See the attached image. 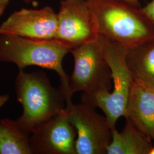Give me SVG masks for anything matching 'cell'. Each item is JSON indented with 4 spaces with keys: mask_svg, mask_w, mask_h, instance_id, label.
Returning a JSON list of instances; mask_svg holds the SVG:
<instances>
[{
    "mask_svg": "<svg viewBox=\"0 0 154 154\" xmlns=\"http://www.w3.org/2000/svg\"><path fill=\"white\" fill-rule=\"evenodd\" d=\"M121 131L112 130V139L107 154H149L152 142L128 120Z\"/></svg>",
    "mask_w": 154,
    "mask_h": 154,
    "instance_id": "obj_11",
    "label": "cell"
},
{
    "mask_svg": "<svg viewBox=\"0 0 154 154\" xmlns=\"http://www.w3.org/2000/svg\"><path fill=\"white\" fill-rule=\"evenodd\" d=\"M121 1L123 2H125L133 6L140 8V1H139L140 0H121Z\"/></svg>",
    "mask_w": 154,
    "mask_h": 154,
    "instance_id": "obj_16",
    "label": "cell"
},
{
    "mask_svg": "<svg viewBox=\"0 0 154 154\" xmlns=\"http://www.w3.org/2000/svg\"><path fill=\"white\" fill-rule=\"evenodd\" d=\"M74 66L70 77V92L72 95L82 92L91 96L110 91L112 81L110 67L106 61L103 44L100 36L96 39L71 50Z\"/></svg>",
    "mask_w": 154,
    "mask_h": 154,
    "instance_id": "obj_5",
    "label": "cell"
},
{
    "mask_svg": "<svg viewBox=\"0 0 154 154\" xmlns=\"http://www.w3.org/2000/svg\"><path fill=\"white\" fill-rule=\"evenodd\" d=\"M126 62L133 80L154 86V39L128 49Z\"/></svg>",
    "mask_w": 154,
    "mask_h": 154,
    "instance_id": "obj_12",
    "label": "cell"
},
{
    "mask_svg": "<svg viewBox=\"0 0 154 154\" xmlns=\"http://www.w3.org/2000/svg\"><path fill=\"white\" fill-rule=\"evenodd\" d=\"M70 51L55 39H38L0 34V61L13 63L19 70H24L28 66H37L56 72L66 105L72 103V96L70 77L63 68L62 62Z\"/></svg>",
    "mask_w": 154,
    "mask_h": 154,
    "instance_id": "obj_2",
    "label": "cell"
},
{
    "mask_svg": "<svg viewBox=\"0 0 154 154\" xmlns=\"http://www.w3.org/2000/svg\"><path fill=\"white\" fill-rule=\"evenodd\" d=\"M30 134L22 130L16 121L0 120V154H32Z\"/></svg>",
    "mask_w": 154,
    "mask_h": 154,
    "instance_id": "obj_13",
    "label": "cell"
},
{
    "mask_svg": "<svg viewBox=\"0 0 154 154\" xmlns=\"http://www.w3.org/2000/svg\"><path fill=\"white\" fill-rule=\"evenodd\" d=\"M55 38L73 49L97 38L99 34L87 0H61Z\"/></svg>",
    "mask_w": 154,
    "mask_h": 154,
    "instance_id": "obj_7",
    "label": "cell"
},
{
    "mask_svg": "<svg viewBox=\"0 0 154 154\" xmlns=\"http://www.w3.org/2000/svg\"><path fill=\"white\" fill-rule=\"evenodd\" d=\"M57 13L50 6L22 8L14 11L0 25V34L29 38L53 39L57 30Z\"/></svg>",
    "mask_w": 154,
    "mask_h": 154,
    "instance_id": "obj_9",
    "label": "cell"
},
{
    "mask_svg": "<svg viewBox=\"0 0 154 154\" xmlns=\"http://www.w3.org/2000/svg\"><path fill=\"white\" fill-rule=\"evenodd\" d=\"M77 137L65 109L31 134L32 154H77Z\"/></svg>",
    "mask_w": 154,
    "mask_h": 154,
    "instance_id": "obj_8",
    "label": "cell"
},
{
    "mask_svg": "<svg viewBox=\"0 0 154 154\" xmlns=\"http://www.w3.org/2000/svg\"><path fill=\"white\" fill-rule=\"evenodd\" d=\"M15 86L17 100L23 107L22 116L16 121L26 132L31 134L65 109L63 94L52 86L42 71L19 70Z\"/></svg>",
    "mask_w": 154,
    "mask_h": 154,
    "instance_id": "obj_3",
    "label": "cell"
},
{
    "mask_svg": "<svg viewBox=\"0 0 154 154\" xmlns=\"http://www.w3.org/2000/svg\"><path fill=\"white\" fill-rule=\"evenodd\" d=\"M9 99V95L8 94L0 95V108H1Z\"/></svg>",
    "mask_w": 154,
    "mask_h": 154,
    "instance_id": "obj_17",
    "label": "cell"
},
{
    "mask_svg": "<svg viewBox=\"0 0 154 154\" xmlns=\"http://www.w3.org/2000/svg\"><path fill=\"white\" fill-rule=\"evenodd\" d=\"M95 109L82 102L66 106L69 120L77 131V154H107L112 130L106 117Z\"/></svg>",
    "mask_w": 154,
    "mask_h": 154,
    "instance_id": "obj_6",
    "label": "cell"
},
{
    "mask_svg": "<svg viewBox=\"0 0 154 154\" xmlns=\"http://www.w3.org/2000/svg\"><path fill=\"white\" fill-rule=\"evenodd\" d=\"M124 117L154 142V86L143 81H133Z\"/></svg>",
    "mask_w": 154,
    "mask_h": 154,
    "instance_id": "obj_10",
    "label": "cell"
},
{
    "mask_svg": "<svg viewBox=\"0 0 154 154\" xmlns=\"http://www.w3.org/2000/svg\"><path fill=\"white\" fill-rule=\"evenodd\" d=\"M23 2H25L26 4H32V3L34 2L36 0H23Z\"/></svg>",
    "mask_w": 154,
    "mask_h": 154,
    "instance_id": "obj_18",
    "label": "cell"
},
{
    "mask_svg": "<svg viewBox=\"0 0 154 154\" xmlns=\"http://www.w3.org/2000/svg\"><path fill=\"white\" fill-rule=\"evenodd\" d=\"M99 35L129 49L154 39V26L142 8L121 0H87Z\"/></svg>",
    "mask_w": 154,
    "mask_h": 154,
    "instance_id": "obj_1",
    "label": "cell"
},
{
    "mask_svg": "<svg viewBox=\"0 0 154 154\" xmlns=\"http://www.w3.org/2000/svg\"><path fill=\"white\" fill-rule=\"evenodd\" d=\"M10 0H0V17L5 11L6 9L9 5Z\"/></svg>",
    "mask_w": 154,
    "mask_h": 154,
    "instance_id": "obj_15",
    "label": "cell"
},
{
    "mask_svg": "<svg viewBox=\"0 0 154 154\" xmlns=\"http://www.w3.org/2000/svg\"><path fill=\"white\" fill-rule=\"evenodd\" d=\"M142 9L154 26V0L151 1L143 8H142Z\"/></svg>",
    "mask_w": 154,
    "mask_h": 154,
    "instance_id": "obj_14",
    "label": "cell"
},
{
    "mask_svg": "<svg viewBox=\"0 0 154 154\" xmlns=\"http://www.w3.org/2000/svg\"><path fill=\"white\" fill-rule=\"evenodd\" d=\"M149 154H154V147L153 146L151 149V150H150V151H149Z\"/></svg>",
    "mask_w": 154,
    "mask_h": 154,
    "instance_id": "obj_19",
    "label": "cell"
},
{
    "mask_svg": "<svg viewBox=\"0 0 154 154\" xmlns=\"http://www.w3.org/2000/svg\"><path fill=\"white\" fill-rule=\"evenodd\" d=\"M99 36L103 44L105 60L111 72L114 88L111 92L105 90L91 96L82 95L81 102L102 110L113 130L118 119L125 114L134 80L127 64L128 48Z\"/></svg>",
    "mask_w": 154,
    "mask_h": 154,
    "instance_id": "obj_4",
    "label": "cell"
}]
</instances>
